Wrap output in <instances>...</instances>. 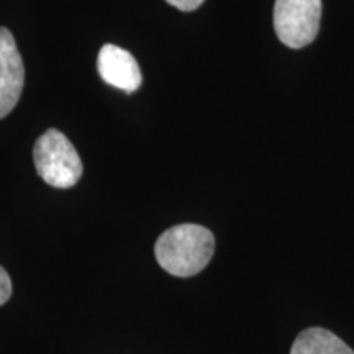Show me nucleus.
I'll return each mask as SVG.
<instances>
[{"instance_id":"1","label":"nucleus","mask_w":354,"mask_h":354,"mask_svg":"<svg viewBox=\"0 0 354 354\" xmlns=\"http://www.w3.org/2000/svg\"><path fill=\"white\" fill-rule=\"evenodd\" d=\"M215 251V238L201 225L184 223L166 230L154 245L156 261L176 277L196 276L210 263Z\"/></svg>"},{"instance_id":"2","label":"nucleus","mask_w":354,"mask_h":354,"mask_svg":"<svg viewBox=\"0 0 354 354\" xmlns=\"http://www.w3.org/2000/svg\"><path fill=\"white\" fill-rule=\"evenodd\" d=\"M33 159L38 176L51 187L69 189L76 185L82 176L79 153L64 133L56 128H50L37 140Z\"/></svg>"},{"instance_id":"3","label":"nucleus","mask_w":354,"mask_h":354,"mask_svg":"<svg viewBox=\"0 0 354 354\" xmlns=\"http://www.w3.org/2000/svg\"><path fill=\"white\" fill-rule=\"evenodd\" d=\"M322 20V0H276L274 30L286 46H307L317 38Z\"/></svg>"},{"instance_id":"4","label":"nucleus","mask_w":354,"mask_h":354,"mask_svg":"<svg viewBox=\"0 0 354 354\" xmlns=\"http://www.w3.org/2000/svg\"><path fill=\"white\" fill-rule=\"evenodd\" d=\"M25 84V68L15 38L0 28V120L19 104Z\"/></svg>"},{"instance_id":"5","label":"nucleus","mask_w":354,"mask_h":354,"mask_svg":"<svg viewBox=\"0 0 354 354\" xmlns=\"http://www.w3.org/2000/svg\"><path fill=\"white\" fill-rule=\"evenodd\" d=\"M97 69L100 77L109 86L120 88V91L131 94L138 91L143 81L141 69L131 53H128L115 44H104L97 57Z\"/></svg>"},{"instance_id":"6","label":"nucleus","mask_w":354,"mask_h":354,"mask_svg":"<svg viewBox=\"0 0 354 354\" xmlns=\"http://www.w3.org/2000/svg\"><path fill=\"white\" fill-rule=\"evenodd\" d=\"M290 354H354V351L335 333L313 326L295 338Z\"/></svg>"},{"instance_id":"7","label":"nucleus","mask_w":354,"mask_h":354,"mask_svg":"<svg viewBox=\"0 0 354 354\" xmlns=\"http://www.w3.org/2000/svg\"><path fill=\"white\" fill-rule=\"evenodd\" d=\"M12 295V281L6 269L0 266V305H3Z\"/></svg>"},{"instance_id":"8","label":"nucleus","mask_w":354,"mask_h":354,"mask_svg":"<svg viewBox=\"0 0 354 354\" xmlns=\"http://www.w3.org/2000/svg\"><path fill=\"white\" fill-rule=\"evenodd\" d=\"M167 3L172 7H176L177 10L183 12H192L202 6L205 0H166Z\"/></svg>"}]
</instances>
